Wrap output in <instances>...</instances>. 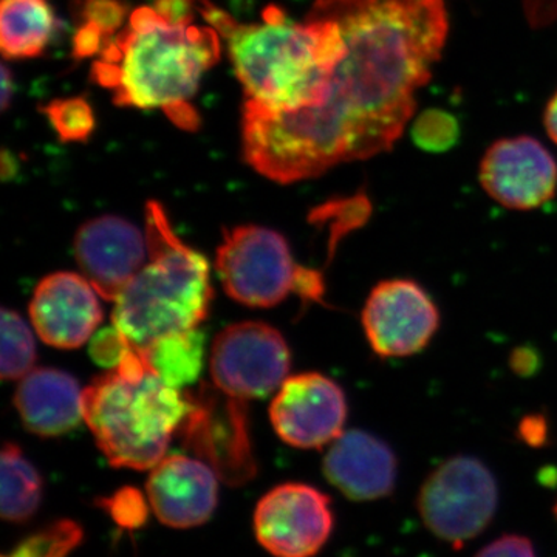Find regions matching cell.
<instances>
[{
  "label": "cell",
  "instance_id": "6da1fadb",
  "mask_svg": "<svg viewBox=\"0 0 557 557\" xmlns=\"http://www.w3.org/2000/svg\"><path fill=\"white\" fill-rule=\"evenodd\" d=\"M338 21L346 54L318 108L271 113L245 104L244 157L289 185L392 149L448 38L443 0H317Z\"/></svg>",
  "mask_w": 557,
  "mask_h": 557
},
{
  "label": "cell",
  "instance_id": "7a4b0ae2",
  "mask_svg": "<svg viewBox=\"0 0 557 557\" xmlns=\"http://www.w3.org/2000/svg\"><path fill=\"white\" fill-rule=\"evenodd\" d=\"M201 14L225 36L245 104L265 112L318 108L329 95L336 65L346 54L338 21L314 2L306 22L289 21L276 5L263 10L262 24H237L228 13L201 0Z\"/></svg>",
  "mask_w": 557,
  "mask_h": 557
},
{
  "label": "cell",
  "instance_id": "3957f363",
  "mask_svg": "<svg viewBox=\"0 0 557 557\" xmlns=\"http://www.w3.org/2000/svg\"><path fill=\"white\" fill-rule=\"evenodd\" d=\"M219 60L218 30L171 22L153 7H141L129 27L106 44L91 79L112 90L121 108L163 109L172 123L196 131L200 119L190 100Z\"/></svg>",
  "mask_w": 557,
  "mask_h": 557
},
{
  "label": "cell",
  "instance_id": "277c9868",
  "mask_svg": "<svg viewBox=\"0 0 557 557\" xmlns=\"http://www.w3.org/2000/svg\"><path fill=\"white\" fill-rule=\"evenodd\" d=\"M193 401L157 375L143 348L83 391V417L113 468L146 471L166 454Z\"/></svg>",
  "mask_w": 557,
  "mask_h": 557
},
{
  "label": "cell",
  "instance_id": "5b68a950",
  "mask_svg": "<svg viewBox=\"0 0 557 557\" xmlns=\"http://www.w3.org/2000/svg\"><path fill=\"white\" fill-rule=\"evenodd\" d=\"M146 239L148 262L113 300V327L134 348L199 327L212 299L207 259L180 239L156 200L146 205Z\"/></svg>",
  "mask_w": 557,
  "mask_h": 557
},
{
  "label": "cell",
  "instance_id": "8992f818",
  "mask_svg": "<svg viewBox=\"0 0 557 557\" xmlns=\"http://www.w3.org/2000/svg\"><path fill=\"white\" fill-rule=\"evenodd\" d=\"M215 270L231 299L258 309L277 306L289 293L311 300L324 293L321 273L298 265L284 236L263 226L223 231Z\"/></svg>",
  "mask_w": 557,
  "mask_h": 557
},
{
  "label": "cell",
  "instance_id": "52a82bcc",
  "mask_svg": "<svg viewBox=\"0 0 557 557\" xmlns=\"http://www.w3.org/2000/svg\"><path fill=\"white\" fill-rule=\"evenodd\" d=\"M498 485L479 458L456 456L443 461L424 479L417 496L421 522L446 544L461 548L493 522Z\"/></svg>",
  "mask_w": 557,
  "mask_h": 557
},
{
  "label": "cell",
  "instance_id": "ba28073f",
  "mask_svg": "<svg viewBox=\"0 0 557 557\" xmlns=\"http://www.w3.org/2000/svg\"><path fill=\"white\" fill-rule=\"evenodd\" d=\"M292 357L284 336L263 322L248 321L223 330L212 344L211 379L231 398L269 397L282 386Z\"/></svg>",
  "mask_w": 557,
  "mask_h": 557
},
{
  "label": "cell",
  "instance_id": "9c48e42d",
  "mask_svg": "<svg viewBox=\"0 0 557 557\" xmlns=\"http://www.w3.org/2000/svg\"><path fill=\"white\" fill-rule=\"evenodd\" d=\"M189 398L193 409L180 428L185 448L214 469L226 485L240 486L255 479L258 465L249 443L244 401L222 391L205 394V387Z\"/></svg>",
  "mask_w": 557,
  "mask_h": 557
},
{
  "label": "cell",
  "instance_id": "30bf717a",
  "mask_svg": "<svg viewBox=\"0 0 557 557\" xmlns=\"http://www.w3.org/2000/svg\"><path fill=\"white\" fill-rule=\"evenodd\" d=\"M370 348L380 358H408L424 350L440 327V311L426 289L412 278L376 284L361 313Z\"/></svg>",
  "mask_w": 557,
  "mask_h": 557
},
{
  "label": "cell",
  "instance_id": "8fae6325",
  "mask_svg": "<svg viewBox=\"0 0 557 557\" xmlns=\"http://www.w3.org/2000/svg\"><path fill=\"white\" fill-rule=\"evenodd\" d=\"M256 539L274 557H314L335 528L332 500L306 483H282L260 498Z\"/></svg>",
  "mask_w": 557,
  "mask_h": 557
},
{
  "label": "cell",
  "instance_id": "7c38bea8",
  "mask_svg": "<svg viewBox=\"0 0 557 557\" xmlns=\"http://www.w3.org/2000/svg\"><path fill=\"white\" fill-rule=\"evenodd\" d=\"M271 423L278 437L299 449H322L344 434L346 394L317 372L289 376L271 403Z\"/></svg>",
  "mask_w": 557,
  "mask_h": 557
},
{
  "label": "cell",
  "instance_id": "4fadbf2b",
  "mask_svg": "<svg viewBox=\"0 0 557 557\" xmlns=\"http://www.w3.org/2000/svg\"><path fill=\"white\" fill-rule=\"evenodd\" d=\"M483 190L512 211H533L555 199L557 161L536 138H502L480 161Z\"/></svg>",
  "mask_w": 557,
  "mask_h": 557
},
{
  "label": "cell",
  "instance_id": "5bb4252c",
  "mask_svg": "<svg viewBox=\"0 0 557 557\" xmlns=\"http://www.w3.org/2000/svg\"><path fill=\"white\" fill-rule=\"evenodd\" d=\"M148 258L146 233L116 215L91 219L75 236L76 263L106 300L119 298Z\"/></svg>",
  "mask_w": 557,
  "mask_h": 557
},
{
  "label": "cell",
  "instance_id": "9a60e30c",
  "mask_svg": "<svg viewBox=\"0 0 557 557\" xmlns=\"http://www.w3.org/2000/svg\"><path fill=\"white\" fill-rule=\"evenodd\" d=\"M30 319L44 343L64 350L79 348L102 321L97 289L81 274H49L33 293Z\"/></svg>",
  "mask_w": 557,
  "mask_h": 557
},
{
  "label": "cell",
  "instance_id": "2e32d148",
  "mask_svg": "<svg viewBox=\"0 0 557 557\" xmlns=\"http://www.w3.org/2000/svg\"><path fill=\"white\" fill-rule=\"evenodd\" d=\"M218 479L203 460L163 457L146 483L150 508L166 527L188 530L203 525L218 508Z\"/></svg>",
  "mask_w": 557,
  "mask_h": 557
},
{
  "label": "cell",
  "instance_id": "e0dca14e",
  "mask_svg": "<svg viewBox=\"0 0 557 557\" xmlns=\"http://www.w3.org/2000/svg\"><path fill=\"white\" fill-rule=\"evenodd\" d=\"M325 479L355 502H373L394 493L398 460L383 440L364 431L344 432L324 457Z\"/></svg>",
  "mask_w": 557,
  "mask_h": 557
},
{
  "label": "cell",
  "instance_id": "ac0fdd59",
  "mask_svg": "<svg viewBox=\"0 0 557 557\" xmlns=\"http://www.w3.org/2000/svg\"><path fill=\"white\" fill-rule=\"evenodd\" d=\"M14 406L25 429L39 437H60L84 420L78 381L58 369H33L21 380Z\"/></svg>",
  "mask_w": 557,
  "mask_h": 557
},
{
  "label": "cell",
  "instance_id": "d6986e66",
  "mask_svg": "<svg viewBox=\"0 0 557 557\" xmlns=\"http://www.w3.org/2000/svg\"><path fill=\"white\" fill-rule=\"evenodd\" d=\"M60 27L49 0H2L0 3V49L5 60L40 57Z\"/></svg>",
  "mask_w": 557,
  "mask_h": 557
},
{
  "label": "cell",
  "instance_id": "ffe728a7",
  "mask_svg": "<svg viewBox=\"0 0 557 557\" xmlns=\"http://www.w3.org/2000/svg\"><path fill=\"white\" fill-rule=\"evenodd\" d=\"M0 515L21 525L35 518L42 502V479L16 443H5L0 458Z\"/></svg>",
  "mask_w": 557,
  "mask_h": 557
},
{
  "label": "cell",
  "instance_id": "44dd1931",
  "mask_svg": "<svg viewBox=\"0 0 557 557\" xmlns=\"http://www.w3.org/2000/svg\"><path fill=\"white\" fill-rule=\"evenodd\" d=\"M164 383L180 388L196 383L203 368L205 336L199 329L171 333L143 348Z\"/></svg>",
  "mask_w": 557,
  "mask_h": 557
},
{
  "label": "cell",
  "instance_id": "7402d4cb",
  "mask_svg": "<svg viewBox=\"0 0 557 557\" xmlns=\"http://www.w3.org/2000/svg\"><path fill=\"white\" fill-rule=\"evenodd\" d=\"M2 364L3 380H22L32 372L36 361V344L30 327L17 311L2 309Z\"/></svg>",
  "mask_w": 557,
  "mask_h": 557
},
{
  "label": "cell",
  "instance_id": "603a6c76",
  "mask_svg": "<svg viewBox=\"0 0 557 557\" xmlns=\"http://www.w3.org/2000/svg\"><path fill=\"white\" fill-rule=\"evenodd\" d=\"M84 541V530L72 519H60L22 539L2 557H69Z\"/></svg>",
  "mask_w": 557,
  "mask_h": 557
},
{
  "label": "cell",
  "instance_id": "cb8c5ba5",
  "mask_svg": "<svg viewBox=\"0 0 557 557\" xmlns=\"http://www.w3.org/2000/svg\"><path fill=\"white\" fill-rule=\"evenodd\" d=\"M42 110L62 141H86L94 132V110L84 98L54 100Z\"/></svg>",
  "mask_w": 557,
  "mask_h": 557
},
{
  "label": "cell",
  "instance_id": "d4e9b609",
  "mask_svg": "<svg viewBox=\"0 0 557 557\" xmlns=\"http://www.w3.org/2000/svg\"><path fill=\"white\" fill-rule=\"evenodd\" d=\"M458 121L445 110H424L412 126V138L418 148L429 152H445L458 141Z\"/></svg>",
  "mask_w": 557,
  "mask_h": 557
},
{
  "label": "cell",
  "instance_id": "484cf974",
  "mask_svg": "<svg viewBox=\"0 0 557 557\" xmlns=\"http://www.w3.org/2000/svg\"><path fill=\"white\" fill-rule=\"evenodd\" d=\"M97 505L121 530L137 531L149 519L148 502L137 487H120L112 496L98 498Z\"/></svg>",
  "mask_w": 557,
  "mask_h": 557
},
{
  "label": "cell",
  "instance_id": "4316f807",
  "mask_svg": "<svg viewBox=\"0 0 557 557\" xmlns=\"http://www.w3.org/2000/svg\"><path fill=\"white\" fill-rule=\"evenodd\" d=\"M81 24L94 25L112 39L126 20L127 7L121 0H78Z\"/></svg>",
  "mask_w": 557,
  "mask_h": 557
},
{
  "label": "cell",
  "instance_id": "83f0119b",
  "mask_svg": "<svg viewBox=\"0 0 557 557\" xmlns=\"http://www.w3.org/2000/svg\"><path fill=\"white\" fill-rule=\"evenodd\" d=\"M131 347L119 330L113 327V330H104L94 339L90 351L98 364L115 368L116 364H120L121 359L126 357Z\"/></svg>",
  "mask_w": 557,
  "mask_h": 557
},
{
  "label": "cell",
  "instance_id": "f1b7e54d",
  "mask_svg": "<svg viewBox=\"0 0 557 557\" xmlns=\"http://www.w3.org/2000/svg\"><path fill=\"white\" fill-rule=\"evenodd\" d=\"M474 557H537L533 542L520 534H504L480 549Z\"/></svg>",
  "mask_w": 557,
  "mask_h": 557
},
{
  "label": "cell",
  "instance_id": "f546056e",
  "mask_svg": "<svg viewBox=\"0 0 557 557\" xmlns=\"http://www.w3.org/2000/svg\"><path fill=\"white\" fill-rule=\"evenodd\" d=\"M109 40L94 25L81 24L73 39V57L76 60H86L104 49Z\"/></svg>",
  "mask_w": 557,
  "mask_h": 557
},
{
  "label": "cell",
  "instance_id": "4dcf8cb0",
  "mask_svg": "<svg viewBox=\"0 0 557 557\" xmlns=\"http://www.w3.org/2000/svg\"><path fill=\"white\" fill-rule=\"evenodd\" d=\"M520 440L531 448H541L548 440V424L545 417L528 416L522 418L518 431Z\"/></svg>",
  "mask_w": 557,
  "mask_h": 557
},
{
  "label": "cell",
  "instance_id": "1f68e13d",
  "mask_svg": "<svg viewBox=\"0 0 557 557\" xmlns=\"http://www.w3.org/2000/svg\"><path fill=\"white\" fill-rule=\"evenodd\" d=\"M199 0H153V9L171 22H193Z\"/></svg>",
  "mask_w": 557,
  "mask_h": 557
},
{
  "label": "cell",
  "instance_id": "d6a6232c",
  "mask_svg": "<svg viewBox=\"0 0 557 557\" xmlns=\"http://www.w3.org/2000/svg\"><path fill=\"white\" fill-rule=\"evenodd\" d=\"M544 124L548 137L557 145V90L549 98L547 108H545Z\"/></svg>",
  "mask_w": 557,
  "mask_h": 557
},
{
  "label": "cell",
  "instance_id": "836d02e7",
  "mask_svg": "<svg viewBox=\"0 0 557 557\" xmlns=\"http://www.w3.org/2000/svg\"><path fill=\"white\" fill-rule=\"evenodd\" d=\"M14 83L13 75L7 64L2 65V89H0V104H2L3 112L9 110L11 101H13Z\"/></svg>",
  "mask_w": 557,
  "mask_h": 557
},
{
  "label": "cell",
  "instance_id": "e575fe53",
  "mask_svg": "<svg viewBox=\"0 0 557 557\" xmlns=\"http://www.w3.org/2000/svg\"><path fill=\"white\" fill-rule=\"evenodd\" d=\"M555 516H556V519H557V502H556V505H555Z\"/></svg>",
  "mask_w": 557,
  "mask_h": 557
}]
</instances>
